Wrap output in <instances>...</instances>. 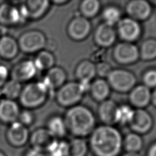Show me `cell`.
Returning <instances> with one entry per match:
<instances>
[{
  "label": "cell",
  "instance_id": "obj_1",
  "mask_svg": "<svg viewBox=\"0 0 156 156\" xmlns=\"http://www.w3.org/2000/svg\"><path fill=\"white\" fill-rule=\"evenodd\" d=\"M120 132L112 126L95 127L90 134L89 146L94 156H118L122 148Z\"/></svg>",
  "mask_w": 156,
  "mask_h": 156
},
{
  "label": "cell",
  "instance_id": "obj_2",
  "mask_svg": "<svg viewBox=\"0 0 156 156\" xmlns=\"http://www.w3.org/2000/svg\"><path fill=\"white\" fill-rule=\"evenodd\" d=\"M67 130L77 138L90 135L95 129L96 119L87 107L76 105L69 107L63 118Z\"/></svg>",
  "mask_w": 156,
  "mask_h": 156
},
{
  "label": "cell",
  "instance_id": "obj_3",
  "mask_svg": "<svg viewBox=\"0 0 156 156\" xmlns=\"http://www.w3.org/2000/svg\"><path fill=\"white\" fill-rule=\"evenodd\" d=\"M50 91L42 81L29 82L23 87L19 103L26 109L38 108L47 101Z\"/></svg>",
  "mask_w": 156,
  "mask_h": 156
},
{
  "label": "cell",
  "instance_id": "obj_4",
  "mask_svg": "<svg viewBox=\"0 0 156 156\" xmlns=\"http://www.w3.org/2000/svg\"><path fill=\"white\" fill-rule=\"evenodd\" d=\"M17 41L20 51L26 54H36L46 48L48 39L43 32L32 29L21 33Z\"/></svg>",
  "mask_w": 156,
  "mask_h": 156
},
{
  "label": "cell",
  "instance_id": "obj_5",
  "mask_svg": "<svg viewBox=\"0 0 156 156\" xmlns=\"http://www.w3.org/2000/svg\"><path fill=\"white\" fill-rule=\"evenodd\" d=\"M84 94L79 82H69L57 89L55 100L61 106L71 107L77 104Z\"/></svg>",
  "mask_w": 156,
  "mask_h": 156
},
{
  "label": "cell",
  "instance_id": "obj_6",
  "mask_svg": "<svg viewBox=\"0 0 156 156\" xmlns=\"http://www.w3.org/2000/svg\"><path fill=\"white\" fill-rule=\"evenodd\" d=\"M107 79L110 88L119 93L130 91L136 82L135 76L132 72L123 69H112Z\"/></svg>",
  "mask_w": 156,
  "mask_h": 156
},
{
  "label": "cell",
  "instance_id": "obj_7",
  "mask_svg": "<svg viewBox=\"0 0 156 156\" xmlns=\"http://www.w3.org/2000/svg\"><path fill=\"white\" fill-rule=\"evenodd\" d=\"M51 3L48 0H28L22 2L19 8L25 20H38L48 12Z\"/></svg>",
  "mask_w": 156,
  "mask_h": 156
},
{
  "label": "cell",
  "instance_id": "obj_8",
  "mask_svg": "<svg viewBox=\"0 0 156 156\" xmlns=\"http://www.w3.org/2000/svg\"><path fill=\"white\" fill-rule=\"evenodd\" d=\"M18 5L11 2H3L0 4V25L13 27L23 25L26 23Z\"/></svg>",
  "mask_w": 156,
  "mask_h": 156
},
{
  "label": "cell",
  "instance_id": "obj_9",
  "mask_svg": "<svg viewBox=\"0 0 156 156\" xmlns=\"http://www.w3.org/2000/svg\"><path fill=\"white\" fill-rule=\"evenodd\" d=\"M37 71L33 60L23 59L10 69V77L21 83H28L37 75Z\"/></svg>",
  "mask_w": 156,
  "mask_h": 156
},
{
  "label": "cell",
  "instance_id": "obj_10",
  "mask_svg": "<svg viewBox=\"0 0 156 156\" xmlns=\"http://www.w3.org/2000/svg\"><path fill=\"white\" fill-rule=\"evenodd\" d=\"M29 136L28 127L18 121L9 124L5 131V139L7 143L16 148L25 146L29 142Z\"/></svg>",
  "mask_w": 156,
  "mask_h": 156
},
{
  "label": "cell",
  "instance_id": "obj_11",
  "mask_svg": "<svg viewBox=\"0 0 156 156\" xmlns=\"http://www.w3.org/2000/svg\"><path fill=\"white\" fill-rule=\"evenodd\" d=\"M113 58L121 65H130L136 62L139 57V49L132 43L121 42L117 44L113 51Z\"/></svg>",
  "mask_w": 156,
  "mask_h": 156
},
{
  "label": "cell",
  "instance_id": "obj_12",
  "mask_svg": "<svg viewBox=\"0 0 156 156\" xmlns=\"http://www.w3.org/2000/svg\"><path fill=\"white\" fill-rule=\"evenodd\" d=\"M116 34L123 41L132 43L140 37L141 27L139 22L129 17L124 18L117 24Z\"/></svg>",
  "mask_w": 156,
  "mask_h": 156
},
{
  "label": "cell",
  "instance_id": "obj_13",
  "mask_svg": "<svg viewBox=\"0 0 156 156\" xmlns=\"http://www.w3.org/2000/svg\"><path fill=\"white\" fill-rule=\"evenodd\" d=\"M91 29V25L88 19L82 16H78L69 23L67 26V33L72 40L81 41L88 36Z\"/></svg>",
  "mask_w": 156,
  "mask_h": 156
},
{
  "label": "cell",
  "instance_id": "obj_14",
  "mask_svg": "<svg viewBox=\"0 0 156 156\" xmlns=\"http://www.w3.org/2000/svg\"><path fill=\"white\" fill-rule=\"evenodd\" d=\"M133 131L139 135L149 132L153 126V119L148 112L143 108L134 110L133 116L128 124Z\"/></svg>",
  "mask_w": 156,
  "mask_h": 156
},
{
  "label": "cell",
  "instance_id": "obj_15",
  "mask_svg": "<svg viewBox=\"0 0 156 156\" xmlns=\"http://www.w3.org/2000/svg\"><path fill=\"white\" fill-rule=\"evenodd\" d=\"M126 11L128 17L136 21L147 20L152 12L150 3L144 0H133L129 1L126 6Z\"/></svg>",
  "mask_w": 156,
  "mask_h": 156
},
{
  "label": "cell",
  "instance_id": "obj_16",
  "mask_svg": "<svg viewBox=\"0 0 156 156\" xmlns=\"http://www.w3.org/2000/svg\"><path fill=\"white\" fill-rule=\"evenodd\" d=\"M116 34L113 26L103 23L96 27L94 33V40L99 46L108 48L115 42Z\"/></svg>",
  "mask_w": 156,
  "mask_h": 156
},
{
  "label": "cell",
  "instance_id": "obj_17",
  "mask_svg": "<svg viewBox=\"0 0 156 156\" xmlns=\"http://www.w3.org/2000/svg\"><path fill=\"white\" fill-rule=\"evenodd\" d=\"M21 110L19 104L13 100L0 99V122L10 124L18 121Z\"/></svg>",
  "mask_w": 156,
  "mask_h": 156
},
{
  "label": "cell",
  "instance_id": "obj_18",
  "mask_svg": "<svg viewBox=\"0 0 156 156\" xmlns=\"http://www.w3.org/2000/svg\"><path fill=\"white\" fill-rule=\"evenodd\" d=\"M20 52L17 40L10 35L0 36V58L4 60H12Z\"/></svg>",
  "mask_w": 156,
  "mask_h": 156
},
{
  "label": "cell",
  "instance_id": "obj_19",
  "mask_svg": "<svg viewBox=\"0 0 156 156\" xmlns=\"http://www.w3.org/2000/svg\"><path fill=\"white\" fill-rule=\"evenodd\" d=\"M66 74L65 70L60 66H54L46 72L41 81L51 91L61 87L66 83Z\"/></svg>",
  "mask_w": 156,
  "mask_h": 156
},
{
  "label": "cell",
  "instance_id": "obj_20",
  "mask_svg": "<svg viewBox=\"0 0 156 156\" xmlns=\"http://www.w3.org/2000/svg\"><path fill=\"white\" fill-rule=\"evenodd\" d=\"M130 104L136 108H144L149 105L151 99L150 89L144 85L135 86L129 93Z\"/></svg>",
  "mask_w": 156,
  "mask_h": 156
},
{
  "label": "cell",
  "instance_id": "obj_21",
  "mask_svg": "<svg viewBox=\"0 0 156 156\" xmlns=\"http://www.w3.org/2000/svg\"><path fill=\"white\" fill-rule=\"evenodd\" d=\"M118 105L111 99H106L101 102L98 108V116L104 125L112 126L115 123Z\"/></svg>",
  "mask_w": 156,
  "mask_h": 156
},
{
  "label": "cell",
  "instance_id": "obj_22",
  "mask_svg": "<svg viewBox=\"0 0 156 156\" xmlns=\"http://www.w3.org/2000/svg\"><path fill=\"white\" fill-rule=\"evenodd\" d=\"M54 139L46 127H38L30 133L29 142L32 147L45 150Z\"/></svg>",
  "mask_w": 156,
  "mask_h": 156
},
{
  "label": "cell",
  "instance_id": "obj_23",
  "mask_svg": "<svg viewBox=\"0 0 156 156\" xmlns=\"http://www.w3.org/2000/svg\"><path fill=\"white\" fill-rule=\"evenodd\" d=\"M90 91L94 100L101 102L107 99L110 93V87L106 80L99 78L91 83Z\"/></svg>",
  "mask_w": 156,
  "mask_h": 156
},
{
  "label": "cell",
  "instance_id": "obj_24",
  "mask_svg": "<svg viewBox=\"0 0 156 156\" xmlns=\"http://www.w3.org/2000/svg\"><path fill=\"white\" fill-rule=\"evenodd\" d=\"M75 75L79 82H91L96 75V65L91 61L85 60L80 62L77 66Z\"/></svg>",
  "mask_w": 156,
  "mask_h": 156
},
{
  "label": "cell",
  "instance_id": "obj_25",
  "mask_svg": "<svg viewBox=\"0 0 156 156\" xmlns=\"http://www.w3.org/2000/svg\"><path fill=\"white\" fill-rule=\"evenodd\" d=\"M33 62L38 71H47L55 66V58L51 51L44 49L35 54Z\"/></svg>",
  "mask_w": 156,
  "mask_h": 156
},
{
  "label": "cell",
  "instance_id": "obj_26",
  "mask_svg": "<svg viewBox=\"0 0 156 156\" xmlns=\"http://www.w3.org/2000/svg\"><path fill=\"white\" fill-rule=\"evenodd\" d=\"M46 128L55 139H62L68 132L63 118L58 115L48 119Z\"/></svg>",
  "mask_w": 156,
  "mask_h": 156
},
{
  "label": "cell",
  "instance_id": "obj_27",
  "mask_svg": "<svg viewBox=\"0 0 156 156\" xmlns=\"http://www.w3.org/2000/svg\"><path fill=\"white\" fill-rule=\"evenodd\" d=\"M23 87L22 83L10 79L1 88V99L15 101L19 98Z\"/></svg>",
  "mask_w": 156,
  "mask_h": 156
},
{
  "label": "cell",
  "instance_id": "obj_28",
  "mask_svg": "<svg viewBox=\"0 0 156 156\" xmlns=\"http://www.w3.org/2000/svg\"><path fill=\"white\" fill-rule=\"evenodd\" d=\"M44 151L46 156H68L69 143L62 139H54Z\"/></svg>",
  "mask_w": 156,
  "mask_h": 156
},
{
  "label": "cell",
  "instance_id": "obj_29",
  "mask_svg": "<svg viewBox=\"0 0 156 156\" xmlns=\"http://www.w3.org/2000/svg\"><path fill=\"white\" fill-rule=\"evenodd\" d=\"M143 146V141L140 135L135 132L127 134L122 140V147L127 152L138 153Z\"/></svg>",
  "mask_w": 156,
  "mask_h": 156
},
{
  "label": "cell",
  "instance_id": "obj_30",
  "mask_svg": "<svg viewBox=\"0 0 156 156\" xmlns=\"http://www.w3.org/2000/svg\"><path fill=\"white\" fill-rule=\"evenodd\" d=\"M140 57L146 61L156 58V40L149 38L144 41L139 49Z\"/></svg>",
  "mask_w": 156,
  "mask_h": 156
},
{
  "label": "cell",
  "instance_id": "obj_31",
  "mask_svg": "<svg viewBox=\"0 0 156 156\" xmlns=\"http://www.w3.org/2000/svg\"><path fill=\"white\" fill-rule=\"evenodd\" d=\"M69 143L68 156H86L88 146L87 142L82 138L75 137Z\"/></svg>",
  "mask_w": 156,
  "mask_h": 156
},
{
  "label": "cell",
  "instance_id": "obj_32",
  "mask_svg": "<svg viewBox=\"0 0 156 156\" xmlns=\"http://www.w3.org/2000/svg\"><path fill=\"white\" fill-rule=\"evenodd\" d=\"M100 8V2L98 0H84L81 2L79 7L82 16L87 19L96 16Z\"/></svg>",
  "mask_w": 156,
  "mask_h": 156
},
{
  "label": "cell",
  "instance_id": "obj_33",
  "mask_svg": "<svg viewBox=\"0 0 156 156\" xmlns=\"http://www.w3.org/2000/svg\"><path fill=\"white\" fill-rule=\"evenodd\" d=\"M134 109L128 105H122L118 106L115 123L121 125L129 124L133 115Z\"/></svg>",
  "mask_w": 156,
  "mask_h": 156
},
{
  "label": "cell",
  "instance_id": "obj_34",
  "mask_svg": "<svg viewBox=\"0 0 156 156\" xmlns=\"http://www.w3.org/2000/svg\"><path fill=\"white\" fill-rule=\"evenodd\" d=\"M121 16L119 9L115 6H108L105 7L102 12V18L104 23L113 26L120 21Z\"/></svg>",
  "mask_w": 156,
  "mask_h": 156
},
{
  "label": "cell",
  "instance_id": "obj_35",
  "mask_svg": "<svg viewBox=\"0 0 156 156\" xmlns=\"http://www.w3.org/2000/svg\"><path fill=\"white\" fill-rule=\"evenodd\" d=\"M35 120V115L32 110L26 108L21 110L18 118V121L19 122L29 127L34 123Z\"/></svg>",
  "mask_w": 156,
  "mask_h": 156
},
{
  "label": "cell",
  "instance_id": "obj_36",
  "mask_svg": "<svg viewBox=\"0 0 156 156\" xmlns=\"http://www.w3.org/2000/svg\"><path fill=\"white\" fill-rule=\"evenodd\" d=\"M143 85L149 88L156 87V69H151L147 71L143 77Z\"/></svg>",
  "mask_w": 156,
  "mask_h": 156
},
{
  "label": "cell",
  "instance_id": "obj_37",
  "mask_svg": "<svg viewBox=\"0 0 156 156\" xmlns=\"http://www.w3.org/2000/svg\"><path fill=\"white\" fill-rule=\"evenodd\" d=\"M112 69V66L107 62H101L96 65V73L100 78H107Z\"/></svg>",
  "mask_w": 156,
  "mask_h": 156
},
{
  "label": "cell",
  "instance_id": "obj_38",
  "mask_svg": "<svg viewBox=\"0 0 156 156\" xmlns=\"http://www.w3.org/2000/svg\"><path fill=\"white\" fill-rule=\"evenodd\" d=\"M10 79V69L5 65L0 63V89Z\"/></svg>",
  "mask_w": 156,
  "mask_h": 156
},
{
  "label": "cell",
  "instance_id": "obj_39",
  "mask_svg": "<svg viewBox=\"0 0 156 156\" xmlns=\"http://www.w3.org/2000/svg\"><path fill=\"white\" fill-rule=\"evenodd\" d=\"M24 156H46L45 151L30 146L29 149H27L24 154Z\"/></svg>",
  "mask_w": 156,
  "mask_h": 156
},
{
  "label": "cell",
  "instance_id": "obj_40",
  "mask_svg": "<svg viewBox=\"0 0 156 156\" xmlns=\"http://www.w3.org/2000/svg\"><path fill=\"white\" fill-rule=\"evenodd\" d=\"M147 156H156V142L153 143L148 149Z\"/></svg>",
  "mask_w": 156,
  "mask_h": 156
},
{
  "label": "cell",
  "instance_id": "obj_41",
  "mask_svg": "<svg viewBox=\"0 0 156 156\" xmlns=\"http://www.w3.org/2000/svg\"><path fill=\"white\" fill-rule=\"evenodd\" d=\"M151 102L155 107H156V87L154 88V91H152V93H151Z\"/></svg>",
  "mask_w": 156,
  "mask_h": 156
},
{
  "label": "cell",
  "instance_id": "obj_42",
  "mask_svg": "<svg viewBox=\"0 0 156 156\" xmlns=\"http://www.w3.org/2000/svg\"><path fill=\"white\" fill-rule=\"evenodd\" d=\"M67 2H68V1H66V0H55V1H51V3H53L55 5H61Z\"/></svg>",
  "mask_w": 156,
  "mask_h": 156
},
{
  "label": "cell",
  "instance_id": "obj_43",
  "mask_svg": "<svg viewBox=\"0 0 156 156\" xmlns=\"http://www.w3.org/2000/svg\"><path fill=\"white\" fill-rule=\"evenodd\" d=\"M122 156H140V155L135 152H126Z\"/></svg>",
  "mask_w": 156,
  "mask_h": 156
},
{
  "label": "cell",
  "instance_id": "obj_44",
  "mask_svg": "<svg viewBox=\"0 0 156 156\" xmlns=\"http://www.w3.org/2000/svg\"><path fill=\"white\" fill-rule=\"evenodd\" d=\"M0 156H7V155H5V154L4 153V151H2V150L0 149Z\"/></svg>",
  "mask_w": 156,
  "mask_h": 156
},
{
  "label": "cell",
  "instance_id": "obj_45",
  "mask_svg": "<svg viewBox=\"0 0 156 156\" xmlns=\"http://www.w3.org/2000/svg\"><path fill=\"white\" fill-rule=\"evenodd\" d=\"M155 4H156V1H155Z\"/></svg>",
  "mask_w": 156,
  "mask_h": 156
},
{
  "label": "cell",
  "instance_id": "obj_46",
  "mask_svg": "<svg viewBox=\"0 0 156 156\" xmlns=\"http://www.w3.org/2000/svg\"><path fill=\"white\" fill-rule=\"evenodd\" d=\"M0 36H1V35H0Z\"/></svg>",
  "mask_w": 156,
  "mask_h": 156
}]
</instances>
